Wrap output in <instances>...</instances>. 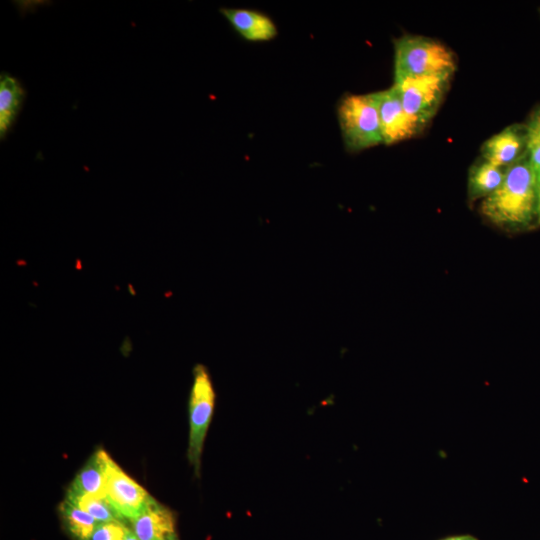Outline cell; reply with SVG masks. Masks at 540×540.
<instances>
[{"label":"cell","mask_w":540,"mask_h":540,"mask_svg":"<svg viewBox=\"0 0 540 540\" xmlns=\"http://www.w3.org/2000/svg\"><path fill=\"white\" fill-rule=\"evenodd\" d=\"M479 211L489 223L504 230L520 231L538 225V193L526 153L507 168L502 184L482 199Z\"/></svg>","instance_id":"1"},{"label":"cell","mask_w":540,"mask_h":540,"mask_svg":"<svg viewBox=\"0 0 540 540\" xmlns=\"http://www.w3.org/2000/svg\"><path fill=\"white\" fill-rule=\"evenodd\" d=\"M455 69L453 53L434 39L404 35L394 42V82L406 78L453 75Z\"/></svg>","instance_id":"2"},{"label":"cell","mask_w":540,"mask_h":540,"mask_svg":"<svg viewBox=\"0 0 540 540\" xmlns=\"http://www.w3.org/2000/svg\"><path fill=\"white\" fill-rule=\"evenodd\" d=\"M337 113L348 151L358 152L383 143L377 92L345 96Z\"/></svg>","instance_id":"3"},{"label":"cell","mask_w":540,"mask_h":540,"mask_svg":"<svg viewBox=\"0 0 540 540\" xmlns=\"http://www.w3.org/2000/svg\"><path fill=\"white\" fill-rule=\"evenodd\" d=\"M215 393L205 366L196 365L189 399L188 459L199 474L200 459L206 433L212 418Z\"/></svg>","instance_id":"4"},{"label":"cell","mask_w":540,"mask_h":540,"mask_svg":"<svg viewBox=\"0 0 540 540\" xmlns=\"http://www.w3.org/2000/svg\"><path fill=\"white\" fill-rule=\"evenodd\" d=\"M452 75L406 78L394 82L404 110L424 127L435 115Z\"/></svg>","instance_id":"5"},{"label":"cell","mask_w":540,"mask_h":540,"mask_svg":"<svg viewBox=\"0 0 540 540\" xmlns=\"http://www.w3.org/2000/svg\"><path fill=\"white\" fill-rule=\"evenodd\" d=\"M378 110L383 143L391 145L410 139L422 131L420 126L411 118L402 106L396 87L379 91Z\"/></svg>","instance_id":"6"},{"label":"cell","mask_w":540,"mask_h":540,"mask_svg":"<svg viewBox=\"0 0 540 540\" xmlns=\"http://www.w3.org/2000/svg\"><path fill=\"white\" fill-rule=\"evenodd\" d=\"M106 497L120 516L129 521L142 510L150 495L112 459L107 475Z\"/></svg>","instance_id":"7"},{"label":"cell","mask_w":540,"mask_h":540,"mask_svg":"<svg viewBox=\"0 0 540 540\" xmlns=\"http://www.w3.org/2000/svg\"><path fill=\"white\" fill-rule=\"evenodd\" d=\"M526 153L524 124H512L487 139L481 147L482 159L508 168Z\"/></svg>","instance_id":"8"},{"label":"cell","mask_w":540,"mask_h":540,"mask_svg":"<svg viewBox=\"0 0 540 540\" xmlns=\"http://www.w3.org/2000/svg\"><path fill=\"white\" fill-rule=\"evenodd\" d=\"M129 522L139 540H168L176 535L172 512L152 496Z\"/></svg>","instance_id":"9"},{"label":"cell","mask_w":540,"mask_h":540,"mask_svg":"<svg viewBox=\"0 0 540 540\" xmlns=\"http://www.w3.org/2000/svg\"><path fill=\"white\" fill-rule=\"evenodd\" d=\"M112 458L98 449L78 472L67 494L72 496H106V482Z\"/></svg>","instance_id":"10"},{"label":"cell","mask_w":540,"mask_h":540,"mask_svg":"<svg viewBox=\"0 0 540 540\" xmlns=\"http://www.w3.org/2000/svg\"><path fill=\"white\" fill-rule=\"evenodd\" d=\"M221 14L234 30L249 41H268L277 35V27L265 14L248 9L222 8Z\"/></svg>","instance_id":"11"},{"label":"cell","mask_w":540,"mask_h":540,"mask_svg":"<svg viewBox=\"0 0 540 540\" xmlns=\"http://www.w3.org/2000/svg\"><path fill=\"white\" fill-rule=\"evenodd\" d=\"M25 98L20 81L2 73L0 77V137L3 140L15 123Z\"/></svg>","instance_id":"12"},{"label":"cell","mask_w":540,"mask_h":540,"mask_svg":"<svg viewBox=\"0 0 540 540\" xmlns=\"http://www.w3.org/2000/svg\"><path fill=\"white\" fill-rule=\"evenodd\" d=\"M507 168L495 166L483 159L472 165L468 174V198L484 199L503 182Z\"/></svg>","instance_id":"13"},{"label":"cell","mask_w":540,"mask_h":540,"mask_svg":"<svg viewBox=\"0 0 540 540\" xmlns=\"http://www.w3.org/2000/svg\"><path fill=\"white\" fill-rule=\"evenodd\" d=\"M60 514L66 529L75 540H87L99 524L89 513L66 498L60 504Z\"/></svg>","instance_id":"14"},{"label":"cell","mask_w":540,"mask_h":540,"mask_svg":"<svg viewBox=\"0 0 540 540\" xmlns=\"http://www.w3.org/2000/svg\"><path fill=\"white\" fill-rule=\"evenodd\" d=\"M526 135V154L531 165L538 200L540 199V106L533 109L524 123ZM539 225V224H538Z\"/></svg>","instance_id":"15"},{"label":"cell","mask_w":540,"mask_h":540,"mask_svg":"<svg viewBox=\"0 0 540 540\" xmlns=\"http://www.w3.org/2000/svg\"><path fill=\"white\" fill-rule=\"evenodd\" d=\"M66 499L89 513L98 523L126 522L106 496H72L67 494Z\"/></svg>","instance_id":"16"},{"label":"cell","mask_w":540,"mask_h":540,"mask_svg":"<svg viewBox=\"0 0 540 540\" xmlns=\"http://www.w3.org/2000/svg\"><path fill=\"white\" fill-rule=\"evenodd\" d=\"M126 527L125 522L99 523L87 540H121Z\"/></svg>","instance_id":"17"},{"label":"cell","mask_w":540,"mask_h":540,"mask_svg":"<svg viewBox=\"0 0 540 540\" xmlns=\"http://www.w3.org/2000/svg\"><path fill=\"white\" fill-rule=\"evenodd\" d=\"M121 540H139L134 532L128 526L125 529L124 535Z\"/></svg>","instance_id":"18"},{"label":"cell","mask_w":540,"mask_h":540,"mask_svg":"<svg viewBox=\"0 0 540 540\" xmlns=\"http://www.w3.org/2000/svg\"><path fill=\"white\" fill-rule=\"evenodd\" d=\"M442 540H477V539L471 535H458V536L447 537Z\"/></svg>","instance_id":"19"},{"label":"cell","mask_w":540,"mask_h":540,"mask_svg":"<svg viewBox=\"0 0 540 540\" xmlns=\"http://www.w3.org/2000/svg\"><path fill=\"white\" fill-rule=\"evenodd\" d=\"M538 224L540 225V199H539V215H538Z\"/></svg>","instance_id":"20"},{"label":"cell","mask_w":540,"mask_h":540,"mask_svg":"<svg viewBox=\"0 0 540 540\" xmlns=\"http://www.w3.org/2000/svg\"><path fill=\"white\" fill-rule=\"evenodd\" d=\"M168 540H178V538H177V536L175 535V536L171 537V538L168 539Z\"/></svg>","instance_id":"21"}]
</instances>
